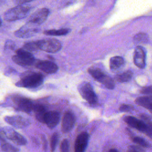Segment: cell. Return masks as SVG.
Listing matches in <instances>:
<instances>
[{
    "instance_id": "obj_1",
    "label": "cell",
    "mask_w": 152,
    "mask_h": 152,
    "mask_svg": "<svg viewBox=\"0 0 152 152\" xmlns=\"http://www.w3.org/2000/svg\"><path fill=\"white\" fill-rule=\"evenodd\" d=\"M30 8L28 6L18 5L7 11L4 15L7 21H14L25 18L29 13Z\"/></svg>"
},
{
    "instance_id": "obj_2",
    "label": "cell",
    "mask_w": 152,
    "mask_h": 152,
    "mask_svg": "<svg viewBox=\"0 0 152 152\" xmlns=\"http://www.w3.org/2000/svg\"><path fill=\"white\" fill-rule=\"evenodd\" d=\"M44 77L42 74L37 72H32L26 75L16 85L26 88H36L42 84Z\"/></svg>"
},
{
    "instance_id": "obj_3",
    "label": "cell",
    "mask_w": 152,
    "mask_h": 152,
    "mask_svg": "<svg viewBox=\"0 0 152 152\" xmlns=\"http://www.w3.org/2000/svg\"><path fill=\"white\" fill-rule=\"evenodd\" d=\"M88 72L95 80L101 83L106 88L108 89L114 88L115 84L113 79L104 73L100 69L90 68Z\"/></svg>"
},
{
    "instance_id": "obj_4",
    "label": "cell",
    "mask_w": 152,
    "mask_h": 152,
    "mask_svg": "<svg viewBox=\"0 0 152 152\" xmlns=\"http://www.w3.org/2000/svg\"><path fill=\"white\" fill-rule=\"evenodd\" d=\"M78 90L82 97L90 104L95 105L97 104V97L90 83L87 82L80 83L78 87Z\"/></svg>"
},
{
    "instance_id": "obj_5",
    "label": "cell",
    "mask_w": 152,
    "mask_h": 152,
    "mask_svg": "<svg viewBox=\"0 0 152 152\" xmlns=\"http://www.w3.org/2000/svg\"><path fill=\"white\" fill-rule=\"evenodd\" d=\"M13 61L21 66H30L34 64L36 60L31 52L23 49H18L16 55L12 57Z\"/></svg>"
},
{
    "instance_id": "obj_6",
    "label": "cell",
    "mask_w": 152,
    "mask_h": 152,
    "mask_svg": "<svg viewBox=\"0 0 152 152\" xmlns=\"http://www.w3.org/2000/svg\"><path fill=\"white\" fill-rule=\"evenodd\" d=\"M39 50L49 53H56L62 48L61 42L54 39H48L37 41Z\"/></svg>"
},
{
    "instance_id": "obj_7",
    "label": "cell",
    "mask_w": 152,
    "mask_h": 152,
    "mask_svg": "<svg viewBox=\"0 0 152 152\" xmlns=\"http://www.w3.org/2000/svg\"><path fill=\"white\" fill-rule=\"evenodd\" d=\"M124 121L129 126L140 131L145 132L149 137H151V127L147 126L142 121L139 120L137 118L131 116H126L124 118Z\"/></svg>"
},
{
    "instance_id": "obj_8",
    "label": "cell",
    "mask_w": 152,
    "mask_h": 152,
    "mask_svg": "<svg viewBox=\"0 0 152 152\" xmlns=\"http://www.w3.org/2000/svg\"><path fill=\"white\" fill-rule=\"evenodd\" d=\"M39 31L37 25L27 22L18 30L15 31L14 34L19 38H28L35 35Z\"/></svg>"
},
{
    "instance_id": "obj_9",
    "label": "cell",
    "mask_w": 152,
    "mask_h": 152,
    "mask_svg": "<svg viewBox=\"0 0 152 152\" xmlns=\"http://www.w3.org/2000/svg\"><path fill=\"white\" fill-rule=\"evenodd\" d=\"M1 131L4 137L11 140L13 142L17 145H24L27 143V141L24 137L11 128H3Z\"/></svg>"
},
{
    "instance_id": "obj_10",
    "label": "cell",
    "mask_w": 152,
    "mask_h": 152,
    "mask_svg": "<svg viewBox=\"0 0 152 152\" xmlns=\"http://www.w3.org/2000/svg\"><path fill=\"white\" fill-rule=\"evenodd\" d=\"M49 14V10L47 8H41L31 15L28 20V23L35 25H39L43 23L48 18Z\"/></svg>"
},
{
    "instance_id": "obj_11",
    "label": "cell",
    "mask_w": 152,
    "mask_h": 152,
    "mask_svg": "<svg viewBox=\"0 0 152 152\" xmlns=\"http://www.w3.org/2000/svg\"><path fill=\"white\" fill-rule=\"evenodd\" d=\"M14 101L17 107L24 112L30 113L33 109L34 104L29 99L24 97H16Z\"/></svg>"
},
{
    "instance_id": "obj_12",
    "label": "cell",
    "mask_w": 152,
    "mask_h": 152,
    "mask_svg": "<svg viewBox=\"0 0 152 152\" xmlns=\"http://www.w3.org/2000/svg\"><path fill=\"white\" fill-rule=\"evenodd\" d=\"M5 120L8 124L17 128H25L30 124V121L27 118L21 116H7L5 117Z\"/></svg>"
},
{
    "instance_id": "obj_13",
    "label": "cell",
    "mask_w": 152,
    "mask_h": 152,
    "mask_svg": "<svg viewBox=\"0 0 152 152\" xmlns=\"http://www.w3.org/2000/svg\"><path fill=\"white\" fill-rule=\"evenodd\" d=\"M75 124V118L74 115L71 112H66L62 118L61 130L64 133L68 132L73 128Z\"/></svg>"
},
{
    "instance_id": "obj_14",
    "label": "cell",
    "mask_w": 152,
    "mask_h": 152,
    "mask_svg": "<svg viewBox=\"0 0 152 152\" xmlns=\"http://www.w3.org/2000/svg\"><path fill=\"white\" fill-rule=\"evenodd\" d=\"M89 140V135L87 132H84L80 134L75 142L74 152H84L87 148Z\"/></svg>"
},
{
    "instance_id": "obj_15",
    "label": "cell",
    "mask_w": 152,
    "mask_h": 152,
    "mask_svg": "<svg viewBox=\"0 0 152 152\" xmlns=\"http://www.w3.org/2000/svg\"><path fill=\"white\" fill-rule=\"evenodd\" d=\"M36 68L46 74H53L58 69V66L53 62L49 61H38L34 63Z\"/></svg>"
},
{
    "instance_id": "obj_16",
    "label": "cell",
    "mask_w": 152,
    "mask_h": 152,
    "mask_svg": "<svg viewBox=\"0 0 152 152\" xmlns=\"http://www.w3.org/2000/svg\"><path fill=\"white\" fill-rule=\"evenodd\" d=\"M60 120V114L56 111H49L46 113L43 123H45L49 128H55L59 123Z\"/></svg>"
},
{
    "instance_id": "obj_17",
    "label": "cell",
    "mask_w": 152,
    "mask_h": 152,
    "mask_svg": "<svg viewBox=\"0 0 152 152\" xmlns=\"http://www.w3.org/2000/svg\"><path fill=\"white\" fill-rule=\"evenodd\" d=\"M145 59L146 55L144 49L141 46H137L135 49L134 56L135 65L140 68H144L145 66Z\"/></svg>"
},
{
    "instance_id": "obj_18",
    "label": "cell",
    "mask_w": 152,
    "mask_h": 152,
    "mask_svg": "<svg viewBox=\"0 0 152 152\" xmlns=\"http://www.w3.org/2000/svg\"><path fill=\"white\" fill-rule=\"evenodd\" d=\"M125 61L121 56H115L110 59V68L112 72H117L124 65Z\"/></svg>"
},
{
    "instance_id": "obj_19",
    "label": "cell",
    "mask_w": 152,
    "mask_h": 152,
    "mask_svg": "<svg viewBox=\"0 0 152 152\" xmlns=\"http://www.w3.org/2000/svg\"><path fill=\"white\" fill-rule=\"evenodd\" d=\"M135 102L137 104L152 111V97L151 96H141L137 97Z\"/></svg>"
},
{
    "instance_id": "obj_20",
    "label": "cell",
    "mask_w": 152,
    "mask_h": 152,
    "mask_svg": "<svg viewBox=\"0 0 152 152\" xmlns=\"http://www.w3.org/2000/svg\"><path fill=\"white\" fill-rule=\"evenodd\" d=\"M33 110L34 112L35 116L37 120H38L40 122L43 123L44 117L46 113L47 112L46 108L42 104H36L34 105Z\"/></svg>"
},
{
    "instance_id": "obj_21",
    "label": "cell",
    "mask_w": 152,
    "mask_h": 152,
    "mask_svg": "<svg viewBox=\"0 0 152 152\" xmlns=\"http://www.w3.org/2000/svg\"><path fill=\"white\" fill-rule=\"evenodd\" d=\"M71 30L69 28H61L58 30H46L44 31V34L48 36H64L68 34L70 32Z\"/></svg>"
},
{
    "instance_id": "obj_22",
    "label": "cell",
    "mask_w": 152,
    "mask_h": 152,
    "mask_svg": "<svg viewBox=\"0 0 152 152\" xmlns=\"http://www.w3.org/2000/svg\"><path fill=\"white\" fill-rule=\"evenodd\" d=\"M133 73L131 71H126L116 75L115 80L120 83H125L130 81L132 77Z\"/></svg>"
},
{
    "instance_id": "obj_23",
    "label": "cell",
    "mask_w": 152,
    "mask_h": 152,
    "mask_svg": "<svg viewBox=\"0 0 152 152\" xmlns=\"http://www.w3.org/2000/svg\"><path fill=\"white\" fill-rule=\"evenodd\" d=\"M23 49L31 52L37 51L39 49L37 41H31L26 43L23 46Z\"/></svg>"
},
{
    "instance_id": "obj_24",
    "label": "cell",
    "mask_w": 152,
    "mask_h": 152,
    "mask_svg": "<svg viewBox=\"0 0 152 152\" xmlns=\"http://www.w3.org/2000/svg\"><path fill=\"white\" fill-rule=\"evenodd\" d=\"M132 141L135 142V144H137L141 146H142L145 148H149L151 147V144L150 142H148L147 141H146L145 139L139 137H133L131 138Z\"/></svg>"
},
{
    "instance_id": "obj_25",
    "label": "cell",
    "mask_w": 152,
    "mask_h": 152,
    "mask_svg": "<svg viewBox=\"0 0 152 152\" xmlns=\"http://www.w3.org/2000/svg\"><path fill=\"white\" fill-rule=\"evenodd\" d=\"M58 140H59V135L57 133H54L51 136V138L50 140V150L52 152H53L55 150L58 144Z\"/></svg>"
},
{
    "instance_id": "obj_26",
    "label": "cell",
    "mask_w": 152,
    "mask_h": 152,
    "mask_svg": "<svg viewBox=\"0 0 152 152\" xmlns=\"http://www.w3.org/2000/svg\"><path fill=\"white\" fill-rule=\"evenodd\" d=\"M2 151L4 152H18L19 150L15 146L11 144L5 142L2 146H1Z\"/></svg>"
},
{
    "instance_id": "obj_27",
    "label": "cell",
    "mask_w": 152,
    "mask_h": 152,
    "mask_svg": "<svg viewBox=\"0 0 152 152\" xmlns=\"http://www.w3.org/2000/svg\"><path fill=\"white\" fill-rule=\"evenodd\" d=\"M134 40L138 42H147L148 40V36L145 33L137 34L134 37Z\"/></svg>"
},
{
    "instance_id": "obj_28",
    "label": "cell",
    "mask_w": 152,
    "mask_h": 152,
    "mask_svg": "<svg viewBox=\"0 0 152 152\" xmlns=\"http://www.w3.org/2000/svg\"><path fill=\"white\" fill-rule=\"evenodd\" d=\"M61 152H69V142L64 139L61 144Z\"/></svg>"
},
{
    "instance_id": "obj_29",
    "label": "cell",
    "mask_w": 152,
    "mask_h": 152,
    "mask_svg": "<svg viewBox=\"0 0 152 152\" xmlns=\"http://www.w3.org/2000/svg\"><path fill=\"white\" fill-rule=\"evenodd\" d=\"M134 109V107L132 106L129 105V104H123L120 106L119 107V110L121 112H130Z\"/></svg>"
},
{
    "instance_id": "obj_30",
    "label": "cell",
    "mask_w": 152,
    "mask_h": 152,
    "mask_svg": "<svg viewBox=\"0 0 152 152\" xmlns=\"http://www.w3.org/2000/svg\"><path fill=\"white\" fill-rule=\"evenodd\" d=\"M5 49H11L13 50L15 48V43L13 41L11 40H7L5 43Z\"/></svg>"
},
{
    "instance_id": "obj_31",
    "label": "cell",
    "mask_w": 152,
    "mask_h": 152,
    "mask_svg": "<svg viewBox=\"0 0 152 152\" xmlns=\"http://www.w3.org/2000/svg\"><path fill=\"white\" fill-rule=\"evenodd\" d=\"M151 86H148L142 87L140 91V92L142 94H151Z\"/></svg>"
},
{
    "instance_id": "obj_32",
    "label": "cell",
    "mask_w": 152,
    "mask_h": 152,
    "mask_svg": "<svg viewBox=\"0 0 152 152\" xmlns=\"http://www.w3.org/2000/svg\"><path fill=\"white\" fill-rule=\"evenodd\" d=\"M15 3L18 5H23L28 2H30L33 0H14Z\"/></svg>"
},
{
    "instance_id": "obj_33",
    "label": "cell",
    "mask_w": 152,
    "mask_h": 152,
    "mask_svg": "<svg viewBox=\"0 0 152 152\" xmlns=\"http://www.w3.org/2000/svg\"><path fill=\"white\" fill-rule=\"evenodd\" d=\"M4 137V136L3 135L1 131H0V147L2 146V145L6 142V141L5 140Z\"/></svg>"
},
{
    "instance_id": "obj_34",
    "label": "cell",
    "mask_w": 152,
    "mask_h": 152,
    "mask_svg": "<svg viewBox=\"0 0 152 152\" xmlns=\"http://www.w3.org/2000/svg\"><path fill=\"white\" fill-rule=\"evenodd\" d=\"M109 152H118V151L117 150L114 149V148H112V149H110V150L109 151Z\"/></svg>"
},
{
    "instance_id": "obj_35",
    "label": "cell",
    "mask_w": 152,
    "mask_h": 152,
    "mask_svg": "<svg viewBox=\"0 0 152 152\" xmlns=\"http://www.w3.org/2000/svg\"><path fill=\"white\" fill-rule=\"evenodd\" d=\"M2 19H1V18L0 17V27H1V26L2 25Z\"/></svg>"
},
{
    "instance_id": "obj_36",
    "label": "cell",
    "mask_w": 152,
    "mask_h": 152,
    "mask_svg": "<svg viewBox=\"0 0 152 152\" xmlns=\"http://www.w3.org/2000/svg\"><path fill=\"white\" fill-rule=\"evenodd\" d=\"M129 152H138V151H135V150H132V151H129Z\"/></svg>"
}]
</instances>
